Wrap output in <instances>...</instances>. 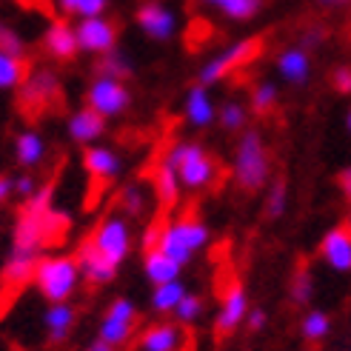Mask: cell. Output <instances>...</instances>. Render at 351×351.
<instances>
[{
	"instance_id": "34",
	"label": "cell",
	"mask_w": 351,
	"mask_h": 351,
	"mask_svg": "<svg viewBox=\"0 0 351 351\" xmlns=\"http://www.w3.org/2000/svg\"><path fill=\"white\" fill-rule=\"evenodd\" d=\"M97 75H109V77H120V80H129L132 77V60L123 55V51H109L97 60Z\"/></svg>"
},
{
	"instance_id": "8",
	"label": "cell",
	"mask_w": 351,
	"mask_h": 351,
	"mask_svg": "<svg viewBox=\"0 0 351 351\" xmlns=\"http://www.w3.org/2000/svg\"><path fill=\"white\" fill-rule=\"evenodd\" d=\"M137 328V306L129 297H117L109 303V308L103 311V320L97 328V340H103L112 348H123Z\"/></svg>"
},
{
	"instance_id": "43",
	"label": "cell",
	"mask_w": 351,
	"mask_h": 351,
	"mask_svg": "<svg viewBox=\"0 0 351 351\" xmlns=\"http://www.w3.org/2000/svg\"><path fill=\"white\" fill-rule=\"evenodd\" d=\"M337 183H340V189H343V195H346V200L351 203V166H346V169L340 171V178H337Z\"/></svg>"
},
{
	"instance_id": "9",
	"label": "cell",
	"mask_w": 351,
	"mask_h": 351,
	"mask_svg": "<svg viewBox=\"0 0 351 351\" xmlns=\"http://www.w3.org/2000/svg\"><path fill=\"white\" fill-rule=\"evenodd\" d=\"M75 32H77V46L86 55L103 58L117 49V23L109 21L106 14L83 17V21L75 23Z\"/></svg>"
},
{
	"instance_id": "27",
	"label": "cell",
	"mask_w": 351,
	"mask_h": 351,
	"mask_svg": "<svg viewBox=\"0 0 351 351\" xmlns=\"http://www.w3.org/2000/svg\"><path fill=\"white\" fill-rule=\"evenodd\" d=\"M26 77H29V63H26V58L9 55V51H0V92L21 89Z\"/></svg>"
},
{
	"instance_id": "4",
	"label": "cell",
	"mask_w": 351,
	"mask_h": 351,
	"mask_svg": "<svg viewBox=\"0 0 351 351\" xmlns=\"http://www.w3.org/2000/svg\"><path fill=\"white\" fill-rule=\"evenodd\" d=\"M271 178V154L257 129H245L234 146V180L243 191H260Z\"/></svg>"
},
{
	"instance_id": "47",
	"label": "cell",
	"mask_w": 351,
	"mask_h": 351,
	"mask_svg": "<svg viewBox=\"0 0 351 351\" xmlns=\"http://www.w3.org/2000/svg\"><path fill=\"white\" fill-rule=\"evenodd\" d=\"M200 3H203V6H208V9H217L220 0H200Z\"/></svg>"
},
{
	"instance_id": "33",
	"label": "cell",
	"mask_w": 351,
	"mask_h": 351,
	"mask_svg": "<svg viewBox=\"0 0 351 351\" xmlns=\"http://www.w3.org/2000/svg\"><path fill=\"white\" fill-rule=\"evenodd\" d=\"M120 208L126 217H143L146 208H149V191L140 186V183H132L120 191Z\"/></svg>"
},
{
	"instance_id": "40",
	"label": "cell",
	"mask_w": 351,
	"mask_h": 351,
	"mask_svg": "<svg viewBox=\"0 0 351 351\" xmlns=\"http://www.w3.org/2000/svg\"><path fill=\"white\" fill-rule=\"evenodd\" d=\"M323 40H326V29L320 26V23H311V26H306L303 29V38H300V46L303 49H317V46H323Z\"/></svg>"
},
{
	"instance_id": "26",
	"label": "cell",
	"mask_w": 351,
	"mask_h": 351,
	"mask_svg": "<svg viewBox=\"0 0 351 351\" xmlns=\"http://www.w3.org/2000/svg\"><path fill=\"white\" fill-rule=\"evenodd\" d=\"M152 183H154V191H157V200H160L166 208H171L174 203L180 200L183 186H180V180H178V171H174L169 163H163V160H160V166L154 169Z\"/></svg>"
},
{
	"instance_id": "49",
	"label": "cell",
	"mask_w": 351,
	"mask_h": 351,
	"mask_svg": "<svg viewBox=\"0 0 351 351\" xmlns=\"http://www.w3.org/2000/svg\"><path fill=\"white\" fill-rule=\"evenodd\" d=\"M346 226H348V229H351V203H348V220H346Z\"/></svg>"
},
{
	"instance_id": "30",
	"label": "cell",
	"mask_w": 351,
	"mask_h": 351,
	"mask_svg": "<svg viewBox=\"0 0 351 351\" xmlns=\"http://www.w3.org/2000/svg\"><path fill=\"white\" fill-rule=\"evenodd\" d=\"M263 9V0H220L217 9L226 21H234V23H245L252 21V17H257Z\"/></svg>"
},
{
	"instance_id": "19",
	"label": "cell",
	"mask_w": 351,
	"mask_h": 351,
	"mask_svg": "<svg viewBox=\"0 0 351 351\" xmlns=\"http://www.w3.org/2000/svg\"><path fill=\"white\" fill-rule=\"evenodd\" d=\"M186 343V331L180 323H154L137 337V351H180Z\"/></svg>"
},
{
	"instance_id": "10",
	"label": "cell",
	"mask_w": 351,
	"mask_h": 351,
	"mask_svg": "<svg viewBox=\"0 0 351 351\" xmlns=\"http://www.w3.org/2000/svg\"><path fill=\"white\" fill-rule=\"evenodd\" d=\"M134 21L140 26V32L152 40H171L178 34V14H174L166 3L160 0H146L143 6L134 12Z\"/></svg>"
},
{
	"instance_id": "36",
	"label": "cell",
	"mask_w": 351,
	"mask_h": 351,
	"mask_svg": "<svg viewBox=\"0 0 351 351\" xmlns=\"http://www.w3.org/2000/svg\"><path fill=\"white\" fill-rule=\"evenodd\" d=\"M203 311H206V303H203V297L200 294H186L180 306L174 308V320H178L180 326H195L200 317H203Z\"/></svg>"
},
{
	"instance_id": "12",
	"label": "cell",
	"mask_w": 351,
	"mask_h": 351,
	"mask_svg": "<svg viewBox=\"0 0 351 351\" xmlns=\"http://www.w3.org/2000/svg\"><path fill=\"white\" fill-rule=\"evenodd\" d=\"M60 97V80L49 69L29 72V77L21 86V106L23 109H43L51 106V100Z\"/></svg>"
},
{
	"instance_id": "21",
	"label": "cell",
	"mask_w": 351,
	"mask_h": 351,
	"mask_svg": "<svg viewBox=\"0 0 351 351\" xmlns=\"http://www.w3.org/2000/svg\"><path fill=\"white\" fill-rule=\"evenodd\" d=\"M66 132H69V137H72L75 143L92 146V143H97L103 134H106V117L97 114L89 106H83V109H77L72 117H69Z\"/></svg>"
},
{
	"instance_id": "13",
	"label": "cell",
	"mask_w": 351,
	"mask_h": 351,
	"mask_svg": "<svg viewBox=\"0 0 351 351\" xmlns=\"http://www.w3.org/2000/svg\"><path fill=\"white\" fill-rule=\"evenodd\" d=\"M43 254H32L23 249H12L6 263H3V271H0V294H14L21 291L23 286L32 283L34 277V266Z\"/></svg>"
},
{
	"instance_id": "29",
	"label": "cell",
	"mask_w": 351,
	"mask_h": 351,
	"mask_svg": "<svg viewBox=\"0 0 351 351\" xmlns=\"http://www.w3.org/2000/svg\"><path fill=\"white\" fill-rule=\"evenodd\" d=\"M58 12L66 17H75V21H83V17H97V14H106L109 9V0H55Z\"/></svg>"
},
{
	"instance_id": "11",
	"label": "cell",
	"mask_w": 351,
	"mask_h": 351,
	"mask_svg": "<svg viewBox=\"0 0 351 351\" xmlns=\"http://www.w3.org/2000/svg\"><path fill=\"white\" fill-rule=\"evenodd\" d=\"M83 169L97 186H109L123 174V157L109 146L92 143L83 146Z\"/></svg>"
},
{
	"instance_id": "25",
	"label": "cell",
	"mask_w": 351,
	"mask_h": 351,
	"mask_svg": "<svg viewBox=\"0 0 351 351\" xmlns=\"http://www.w3.org/2000/svg\"><path fill=\"white\" fill-rule=\"evenodd\" d=\"M186 294H189V289H186L183 280H171V283L154 286L152 289V297H149L152 311H157V314H174V308L180 306V300H183Z\"/></svg>"
},
{
	"instance_id": "31",
	"label": "cell",
	"mask_w": 351,
	"mask_h": 351,
	"mask_svg": "<svg viewBox=\"0 0 351 351\" xmlns=\"http://www.w3.org/2000/svg\"><path fill=\"white\" fill-rule=\"evenodd\" d=\"M280 103V89L271 83V80H260L254 89H252V97H249V106L254 114H271Z\"/></svg>"
},
{
	"instance_id": "39",
	"label": "cell",
	"mask_w": 351,
	"mask_h": 351,
	"mask_svg": "<svg viewBox=\"0 0 351 351\" xmlns=\"http://www.w3.org/2000/svg\"><path fill=\"white\" fill-rule=\"evenodd\" d=\"M38 189H40V183L34 180L29 171H23V174H17V178H12V195H14V197H21L23 203H26L29 197L38 195Z\"/></svg>"
},
{
	"instance_id": "48",
	"label": "cell",
	"mask_w": 351,
	"mask_h": 351,
	"mask_svg": "<svg viewBox=\"0 0 351 351\" xmlns=\"http://www.w3.org/2000/svg\"><path fill=\"white\" fill-rule=\"evenodd\" d=\"M346 129L351 132V109H348V114H346Z\"/></svg>"
},
{
	"instance_id": "3",
	"label": "cell",
	"mask_w": 351,
	"mask_h": 351,
	"mask_svg": "<svg viewBox=\"0 0 351 351\" xmlns=\"http://www.w3.org/2000/svg\"><path fill=\"white\" fill-rule=\"evenodd\" d=\"M206 245H208V226L195 215H180L160 226L154 249H160L180 266H189L195 254L203 252Z\"/></svg>"
},
{
	"instance_id": "32",
	"label": "cell",
	"mask_w": 351,
	"mask_h": 351,
	"mask_svg": "<svg viewBox=\"0 0 351 351\" xmlns=\"http://www.w3.org/2000/svg\"><path fill=\"white\" fill-rule=\"evenodd\" d=\"M300 331H303V337L308 343H320V340L328 337V331H331V317H328L326 311H320V308H308L303 314Z\"/></svg>"
},
{
	"instance_id": "28",
	"label": "cell",
	"mask_w": 351,
	"mask_h": 351,
	"mask_svg": "<svg viewBox=\"0 0 351 351\" xmlns=\"http://www.w3.org/2000/svg\"><path fill=\"white\" fill-rule=\"evenodd\" d=\"M245 120H249V106L240 100H223L217 106V126L223 132H232V134L245 132Z\"/></svg>"
},
{
	"instance_id": "14",
	"label": "cell",
	"mask_w": 351,
	"mask_h": 351,
	"mask_svg": "<svg viewBox=\"0 0 351 351\" xmlns=\"http://www.w3.org/2000/svg\"><path fill=\"white\" fill-rule=\"evenodd\" d=\"M249 294H245V289L240 283H232L229 291L223 294V303L217 308V317H215V328L220 331V335H232L234 328H240L245 323V317H249Z\"/></svg>"
},
{
	"instance_id": "15",
	"label": "cell",
	"mask_w": 351,
	"mask_h": 351,
	"mask_svg": "<svg viewBox=\"0 0 351 351\" xmlns=\"http://www.w3.org/2000/svg\"><path fill=\"white\" fill-rule=\"evenodd\" d=\"M320 257L331 271H337V274L351 271V229L348 226H335V229L326 232V237L320 240Z\"/></svg>"
},
{
	"instance_id": "20",
	"label": "cell",
	"mask_w": 351,
	"mask_h": 351,
	"mask_svg": "<svg viewBox=\"0 0 351 351\" xmlns=\"http://www.w3.org/2000/svg\"><path fill=\"white\" fill-rule=\"evenodd\" d=\"M75 257H77V266H80L83 280H86V283H92V286H106V283H112L114 274H117V266H112V263L95 249L92 240H83Z\"/></svg>"
},
{
	"instance_id": "41",
	"label": "cell",
	"mask_w": 351,
	"mask_h": 351,
	"mask_svg": "<svg viewBox=\"0 0 351 351\" xmlns=\"http://www.w3.org/2000/svg\"><path fill=\"white\" fill-rule=\"evenodd\" d=\"M331 86H335V92H340V95H351V66H337L335 72H331Z\"/></svg>"
},
{
	"instance_id": "18",
	"label": "cell",
	"mask_w": 351,
	"mask_h": 351,
	"mask_svg": "<svg viewBox=\"0 0 351 351\" xmlns=\"http://www.w3.org/2000/svg\"><path fill=\"white\" fill-rule=\"evenodd\" d=\"M183 114L189 120V126H195V129H208L212 123H217V106L212 95H208V86L203 83L189 86L186 100H183Z\"/></svg>"
},
{
	"instance_id": "17",
	"label": "cell",
	"mask_w": 351,
	"mask_h": 351,
	"mask_svg": "<svg viewBox=\"0 0 351 351\" xmlns=\"http://www.w3.org/2000/svg\"><path fill=\"white\" fill-rule=\"evenodd\" d=\"M274 69L280 80H286L289 86H306L311 77V51L303 46H286L277 55Z\"/></svg>"
},
{
	"instance_id": "42",
	"label": "cell",
	"mask_w": 351,
	"mask_h": 351,
	"mask_svg": "<svg viewBox=\"0 0 351 351\" xmlns=\"http://www.w3.org/2000/svg\"><path fill=\"white\" fill-rule=\"evenodd\" d=\"M266 323H269V317H266V311H263V308H252L249 317H245V326H249L252 331L266 328Z\"/></svg>"
},
{
	"instance_id": "37",
	"label": "cell",
	"mask_w": 351,
	"mask_h": 351,
	"mask_svg": "<svg viewBox=\"0 0 351 351\" xmlns=\"http://www.w3.org/2000/svg\"><path fill=\"white\" fill-rule=\"evenodd\" d=\"M314 297V274L308 269H297V274L291 277V300L297 306H308Z\"/></svg>"
},
{
	"instance_id": "5",
	"label": "cell",
	"mask_w": 351,
	"mask_h": 351,
	"mask_svg": "<svg viewBox=\"0 0 351 351\" xmlns=\"http://www.w3.org/2000/svg\"><path fill=\"white\" fill-rule=\"evenodd\" d=\"M260 55H263V38H243L232 46H226L223 51H217L212 60H206L200 66V72H197V83L212 89V86L223 83L226 77H232L237 69L257 60Z\"/></svg>"
},
{
	"instance_id": "22",
	"label": "cell",
	"mask_w": 351,
	"mask_h": 351,
	"mask_svg": "<svg viewBox=\"0 0 351 351\" xmlns=\"http://www.w3.org/2000/svg\"><path fill=\"white\" fill-rule=\"evenodd\" d=\"M77 320V311L72 303H49L46 314H43V328H46V337L51 343H63L75 328Z\"/></svg>"
},
{
	"instance_id": "24",
	"label": "cell",
	"mask_w": 351,
	"mask_h": 351,
	"mask_svg": "<svg viewBox=\"0 0 351 351\" xmlns=\"http://www.w3.org/2000/svg\"><path fill=\"white\" fill-rule=\"evenodd\" d=\"M43 157H46V140L40 132H34V129L17 132V137H14V160L23 169H34L43 163Z\"/></svg>"
},
{
	"instance_id": "46",
	"label": "cell",
	"mask_w": 351,
	"mask_h": 351,
	"mask_svg": "<svg viewBox=\"0 0 351 351\" xmlns=\"http://www.w3.org/2000/svg\"><path fill=\"white\" fill-rule=\"evenodd\" d=\"M317 3H323V6H346L348 0H317Z\"/></svg>"
},
{
	"instance_id": "44",
	"label": "cell",
	"mask_w": 351,
	"mask_h": 351,
	"mask_svg": "<svg viewBox=\"0 0 351 351\" xmlns=\"http://www.w3.org/2000/svg\"><path fill=\"white\" fill-rule=\"evenodd\" d=\"M9 197H12V178L0 174V203H6Z\"/></svg>"
},
{
	"instance_id": "50",
	"label": "cell",
	"mask_w": 351,
	"mask_h": 351,
	"mask_svg": "<svg viewBox=\"0 0 351 351\" xmlns=\"http://www.w3.org/2000/svg\"><path fill=\"white\" fill-rule=\"evenodd\" d=\"M14 3H23L26 6V3H32V0H14Z\"/></svg>"
},
{
	"instance_id": "38",
	"label": "cell",
	"mask_w": 351,
	"mask_h": 351,
	"mask_svg": "<svg viewBox=\"0 0 351 351\" xmlns=\"http://www.w3.org/2000/svg\"><path fill=\"white\" fill-rule=\"evenodd\" d=\"M0 51H9V55L26 58V40L21 38V32L12 29V26L3 23V21H0Z\"/></svg>"
},
{
	"instance_id": "6",
	"label": "cell",
	"mask_w": 351,
	"mask_h": 351,
	"mask_svg": "<svg viewBox=\"0 0 351 351\" xmlns=\"http://www.w3.org/2000/svg\"><path fill=\"white\" fill-rule=\"evenodd\" d=\"M86 106L95 109L97 114H103L106 120L126 114L132 106V89L126 80L120 77H109V75H97L89 89H86Z\"/></svg>"
},
{
	"instance_id": "7",
	"label": "cell",
	"mask_w": 351,
	"mask_h": 351,
	"mask_svg": "<svg viewBox=\"0 0 351 351\" xmlns=\"http://www.w3.org/2000/svg\"><path fill=\"white\" fill-rule=\"evenodd\" d=\"M92 245L95 249L106 257L112 266H123L132 252V226L126 217H120V215H109L106 220H100L97 223V229L92 232Z\"/></svg>"
},
{
	"instance_id": "1",
	"label": "cell",
	"mask_w": 351,
	"mask_h": 351,
	"mask_svg": "<svg viewBox=\"0 0 351 351\" xmlns=\"http://www.w3.org/2000/svg\"><path fill=\"white\" fill-rule=\"evenodd\" d=\"M80 266L77 257L72 254H46L34 266L32 286L38 289V294L46 303H69L80 289Z\"/></svg>"
},
{
	"instance_id": "35",
	"label": "cell",
	"mask_w": 351,
	"mask_h": 351,
	"mask_svg": "<svg viewBox=\"0 0 351 351\" xmlns=\"http://www.w3.org/2000/svg\"><path fill=\"white\" fill-rule=\"evenodd\" d=\"M266 217L277 220L286 215V206H289V183L286 180H271L269 191H266Z\"/></svg>"
},
{
	"instance_id": "23",
	"label": "cell",
	"mask_w": 351,
	"mask_h": 351,
	"mask_svg": "<svg viewBox=\"0 0 351 351\" xmlns=\"http://www.w3.org/2000/svg\"><path fill=\"white\" fill-rule=\"evenodd\" d=\"M180 271H183L180 263H174L160 249H146V254H143V274H146V280L152 286H163V283H171V280H180Z\"/></svg>"
},
{
	"instance_id": "2",
	"label": "cell",
	"mask_w": 351,
	"mask_h": 351,
	"mask_svg": "<svg viewBox=\"0 0 351 351\" xmlns=\"http://www.w3.org/2000/svg\"><path fill=\"white\" fill-rule=\"evenodd\" d=\"M163 163L178 171V180L186 191H203L217 178L215 157L206 152L203 143H195V140H174L166 149Z\"/></svg>"
},
{
	"instance_id": "16",
	"label": "cell",
	"mask_w": 351,
	"mask_h": 351,
	"mask_svg": "<svg viewBox=\"0 0 351 351\" xmlns=\"http://www.w3.org/2000/svg\"><path fill=\"white\" fill-rule=\"evenodd\" d=\"M43 49H46V55L51 60H58V63L75 60V55L80 51L75 26L69 23L66 17H60V21H55V23H49V29L43 32Z\"/></svg>"
},
{
	"instance_id": "45",
	"label": "cell",
	"mask_w": 351,
	"mask_h": 351,
	"mask_svg": "<svg viewBox=\"0 0 351 351\" xmlns=\"http://www.w3.org/2000/svg\"><path fill=\"white\" fill-rule=\"evenodd\" d=\"M86 351H117V348H112V346H106V343H103V340H95L89 348H86Z\"/></svg>"
}]
</instances>
